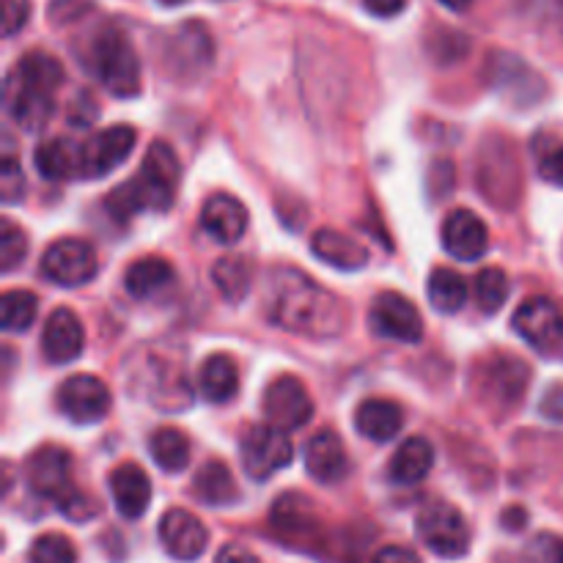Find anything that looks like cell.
<instances>
[{"mask_svg": "<svg viewBox=\"0 0 563 563\" xmlns=\"http://www.w3.org/2000/svg\"><path fill=\"white\" fill-rule=\"evenodd\" d=\"M82 346H86V330L80 317L71 308H55L42 330L44 357L55 366H66L82 355Z\"/></svg>", "mask_w": 563, "mask_h": 563, "instance_id": "obj_16", "label": "cell"}, {"mask_svg": "<svg viewBox=\"0 0 563 563\" xmlns=\"http://www.w3.org/2000/svg\"><path fill=\"white\" fill-rule=\"evenodd\" d=\"M242 454V467H245L247 476L253 482H267L275 473H280L284 467L291 465V440L286 438L284 429L275 427H253L247 429V434L242 438L240 445Z\"/></svg>", "mask_w": 563, "mask_h": 563, "instance_id": "obj_6", "label": "cell"}, {"mask_svg": "<svg viewBox=\"0 0 563 563\" xmlns=\"http://www.w3.org/2000/svg\"><path fill=\"white\" fill-rule=\"evenodd\" d=\"M82 143V179H102L126 163L137 143V132L130 124H115L93 132Z\"/></svg>", "mask_w": 563, "mask_h": 563, "instance_id": "obj_12", "label": "cell"}, {"mask_svg": "<svg viewBox=\"0 0 563 563\" xmlns=\"http://www.w3.org/2000/svg\"><path fill=\"white\" fill-rule=\"evenodd\" d=\"M214 563H262V561H258L251 550L240 548V544H225V548L218 553V559H214Z\"/></svg>", "mask_w": 563, "mask_h": 563, "instance_id": "obj_44", "label": "cell"}, {"mask_svg": "<svg viewBox=\"0 0 563 563\" xmlns=\"http://www.w3.org/2000/svg\"><path fill=\"white\" fill-rule=\"evenodd\" d=\"M443 247L456 262H478L489 247L487 223L471 209H456L443 223Z\"/></svg>", "mask_w": 563, "mask_h": 563, "instance_id": "obj_17", "label": "cell"}, {"mask_svg": "<svg viewBox=\"0 0 563 563\" xmlns=\"http://www.w3.org/2000/svg\"><path fill=\"white\" fill-rule=\"evenodd\" d=\"M517 335L539 352H553L563 341V313L550 297H528L511 317Z\"/></svg>", "mask_w": 563, "mask_h": 563, "instance_id": "obj_13", "label": "cell"}, {"mask_svg": "<svg viewBox=\"0 0 563 563\" xmlns=\"http://www.w3.org/2000/svg\"><path fill=\"white\" fill-rule=\"evenodd\" d=\"M214 60V44L203 22H181L165 42V66L174 77H198Z\"/></svg>", "mask_w": 563, "mask_h": 563, "instance_id": "obj_8", "label": "cell"}, {"mask_svg": "<svg viewBox=\"0 0 563 563\" xmlns=\"http://www.w3.org/2000/svg\"><path fill=\"white\" fill-rule=\"evenodd\" d=\"M537 544L544 550V561H548V563H563V539L542 537Z\"/></svg>", "mask_w": 563, "mask_h": 563, "instance_id": "obj_45", "label": "cell"}, {"mask_svg": "<svg viewBox=\"0 0 563 563\" xmlns=\"http://www.w3.org/2000/svg\"><path fill=\"white\" fill-rule=\"evenodd\" d=\"M539 174H542L550 185L563 190V146H555L553 152H548L539 159Z\"/></svg>", "mask_w": 563, "mask_h": 563, "instance_id": "obj_40", "label": "cell"}, {"mask_svg": "<svg viewBox=\"0 0 563 563\" xmlns=\"http://www.w3.org/2000/svg\"><path fill=\"white\" fill-rule=\"evenodd\" d=\"M148 454L157 462L159 471L181 473L190 465V440H187V434L181 429L163 427L148 440Z\"/></svg>", "mask_w": 563, "mask_h": 563, "instance_id": "obj_30", "label": "cell"}, {"mask_svg": "<svg viewBox=\"0 0 563 563\" xmlns=\"http://www.w3.org/2000/svg\"><path fill=\"white\" fill-rule=\"evenodd\" d=\"M372 563H421L410 548H399V544H388V548L377 550Z\"/></svg>", "mask_w": 563, "mask_h": 563, "instance_id": "obj_42", "label": "cell"}, {"mask_svg": "<svg viewBox=\"0 0 563 563\" xmlns=\"http://www.w3.org/2000/svg\"><path fill=\"white\" fill-rule=\"evenodd\" d=\"M434 467V445L429 443L427 438H407L405 443L396 449V454L390 456L388 462V476L390 482L405 484V487H412V484L423 482V478L432 473Z\"/></svg>", "mask_w": 563, "mask_h": 563, "instance_id": "obj_26", "label": "cell"}, {"mask_svg": "<svg viewBox=\"0 0 563 563\" xmlns=\"http://www.w3.org/2000/svg\"><path fill=\"white\" fill-rule=\"evenodd\" d=\"M170 284H174V267L159 256L137 258L124 273V286L135 300H152Z\"/></svg>", "mask_w": 563, "mask_h": 563, "instance_id": "obj_27", "label": "cell"}, {"mask_svg": "<svg viewBox=\"0 0 563 563\" xmlns=\"http://www.w3.org/2000/svg\"><path fill=\"white\" fill-rule=\"evenodd\" d=\"M27 487L42 498H53L58 504L66 493L75 489L71 482V454L60 445H44L27 460L25 467Z\"/></svg>", "mask_w": 563, "mask_h": 563, "instance_id": "obj_14", "label": "cell"}, {"mask_svg": "<svg viewBox=\"0 0 563 563\" xmlns=\"http://www.w3.org/2000/svg\"><path fill=\"white\" fill-rule=\"evenodd\" d=\"M306 471L317 484H339L350 473V456L335 432H317L306 445Z\"/></svg>", "mask_w": 563, "mask_h": 563, "instance_id": "obj_20", "label": "cell"}, {"mask_svg": "<svg viewBox=\"0 0 563 563\" xmlns=\"http://www.w3.org/2000/svg\"><path fill=\"white\" fill-rule=\"evenodd\" d=\"M528 383H531V368L515 355L487 357L478 372V394H482L484 405L493 407L495 412H506V416L520 405Z\"/></svg>", "mask_w": 563, "mask_h": 563, "instance_id": "obj_5", "label": "cell"}, {"mask_svg": "<svg viewBox=\"0 0 563 563\" xmlns=\"http://www.w3.org/2000/svg\"><path fill=\"white\" fill-rule=\"evenodd\" d=\"M0 192L5 203H16L25 192V176H22L20 163L14 157L3 159V176H0Z\"/></svg>", "mask_w": 563, "mask_h": 563, "instance_id": "obj_38", "label": "cell"}, {"mask_svg": "<svg viewBox=\"0 0 563 563\" xmlns=\"http://www.w3.org/2000/svg\"><path fill=\"white\" fill-rule=\"evenodd\" d=\"M418 539L440 559H462L471 550V528L451 504H429L418 511Z\"/></svg>", "mask_w": 563, "mask_h": 563, "instance_id": "obj_4", "label": "cell"}, {"mask_svg": "<svg viewBox=\"0 0 563 563\" xmlns=\"http://www.w3.org/2000/svg\"><path fill=\"white\" fill-rule=\"evenodd\" d=\"M159 544L176 561H196L209 544V531L192 511L170 509L159 520Z\"/></svg>", "mask_w": 563, "mask_h": 563, "instance_id": "obj_15", "label": "cell"}, {"mask_svg": "<svg viewBox=\"0 0 563 563\" xmlns=\"http://www.w3.org/2000/svg\"><path fill=\"white\" fill-rule=\"evenodd\" d=\"M509 278L498 267H484L476 275V284H473V295H476L478 308L484 313H498L509 300Z\"/></svg>", "mask_w": 563, "mask_h": 563, "instance_id": "obj_34", "label": "cell"}, {"mask_svg": "<svg viewBox=\"0 0 563 563\" xmlns=\"http://www.w3.org/2000/svg\"><path fill=\"white\" fill-rule=\"evenodd\" d=\"M55 405L71 423L88 427V423H99L108 416L113 396H110L108 385L93 374H75L58 388Z\"/></svg>", "mask_w": 563, "mask_h": 563, "instance_id": "obj_10", "label": "cell"}, {"mask_svg": "<svg viewBox=\"0 0 563 563\" xmlns=\"http://www.w3.org/2000/svg\"><path fill=\"white\" fill-rule=\"evenodd\" d=\"M179 185V159L165 141L148 146L135 179L124 181L108 196L104 207L115 220H130L141 212H168Z\"/></svg>", "mask_w": 563, "mask_h": 563, "instance_id": "obj_2", "label": "cell"}, {"mask_svg": "<svg viewBox=\"0 0 563 563\" xmlns=\"http://www.w3.org/2000/svg\"><path fill=\"white\" fill-rule=\"evenodd\" d=\"M405 427L401 407L390 399H366L355 410V429L372 443H388Z\"/></svg>", "mask_w": 563, "mask_h": 563, "instance_id": "obj_23", "label": "cell"}, {"mask_svg": "<svg viewBox=\"0 0 563 563\" xmlns=\"http://www.w3.org/2000/svg\"><path fill=\"white\" fill-rule=\"evenodd\" d=\"M212 280L218 286L220 295L229 302L245 300L247 291L253 286V264L247 258L236 256H223L214 262L212 267Z\"/></svg>", "mask_w": 563, "mask_h": 563, "instance_id": "obj_32", "label": "cell"}, {"mask_svg": "<svg viewBox=\"0 0 563 563\" xmlns=\"http://www.w3.org/2000/svg\"><path fill=\"white\" fill-rule=\"evenodd\" d=\"M88 66L113 97L132 99L141 93V60L119 25H104L93 33Z\"/></svg>", "mask_w": 563, "mask_h": 563, "instance_id": "obj_3", "label": "cell"}, {"mask_svg": "<svg viewBox=\"0 0 563 563\" xmlns=\"http://www.w3.org/2000/svg\"><path fill=\"white\" fill-rule=\"evenodd\" d=\"M311 251L319 262L330 264L335 269H363L368 264V251L352 236L341 234L335 229H319L311 236Z\"/></svg>", "mask_w": 563, "mask_h": 563, "instance_id": "obj_25", "label": "cell"}, {"mask_svg": "<svg viewBox=\"0 0 563 563\" xmlns=\"http://www.w3.org/2000/svg\"><path fill=\"white\" fill-rule=\"evenodd\" d=\"M11 75H14L16 80L27 82V86L42 88V91L49 93L58 91V88L64 86L66 77L60 60L55 58V55L42 53V49H31V53L22 55V58L16 60L14 69H11Z\"/></svg>", "mask_w": 563, "mask_h": 563, "instance_id": "obj_29", "label": "cell"}, {"mask_svg": "<svg viewBox=\"0 0 563 563\" xmlns=\"http://www.w3.org/2000/svg\"><path fill=\"white\" fill-rule=\"evenodd\" d=\"M25 253L27 240L22 229H16L9 218H3V223H0V267H3V273H14Z\"/></svg>", "mask_w": 563, "mask_h": 563, "instance_id": "obj_36", "label": "cell"}, {"mask_svg": "<svg viewBox=\"0 0 563 563\" xmlns=\"http://www.w3.org/2000/svg\"><path fill=\"white\" fill-rule=\"evenodd\" d=\"M368 14L379 16V20H390V16H399L407 9V0H363Z\"/></svg>", "mask_w": 563, "mask_h": 563, "instance_id": "obj_43", "label": "cell"}, {"mask_svg": "<svg viewBox=\"0 0 563 563\" xmlns=\"http://www.w3.org/2000/svg\"><path fill=\"white\" fill-rule=\"evenodd\" d=\"M157 3H163V5H181V3H187V0H157Z\"/></svg>", "mask_w": 563, "mask_h": 563, "instance_id": "obj_48", "label": "cell"}, {"mask_svg": "<svg viewBox=\"0 0 563 563\" xmlns=\"http://www.w3.org/2000/svg\"><path fill=\"white\" fill-rule=\"evenodd\" d=\"M440 3H443L445 9H451V11H467V9H471L473 0H440Z\"/></svg>", "mask_w": 563, "mask_h": 563, "instance_id": "obj_46", "label": "cell"}, {"mask_svg": "<svg viewBox=\"0 0 563 563\" xmlns=\"http://www.w3.org/2000/svg\"><path fill=\"white\" fill-rule=\"evenodd\" d=\"M427 295H429V302H432L434 311L456 313V311H462L467 302V280L462 278L456 269L438 267L432 275H429Z\"/></svg>", "mask_w": 563, "mask_h": 563, "instance_id": "obj_31", "label": "cell"}, {"mask_svg": "<svg viewBox=\"0 0 563 563\" xmlns=\"http://www.w3.org/2000/svg\"><path fill=\"white\" fill-rule=\"evenodd\" d=\"M264 412H267L269 427L295 432L313 418V399L300 377L280 374L264 390Z\"/></svg>", "mask_w": 563, "mask_h": 563, "instance_id": "obj_9", "label": "cell"}, {"mask_svg": "<svg viewBox=\"0 0 563 563\" xmlns=\"http://www.w3.org/2000/svg\"><path fill=\"white\" fill-rule=\"evenodd\" d=\"M36 170L49 181L82 179V143L71 137L44 141L33 154Z\"/></svg>", "mask_w": 563, "mask_h": 563, "instance_id": "obj_22", "label": "cell"}, {"mask_svg": "<svg viewBox=\"0 0 563 563\" xmlns=\"http://www.w3.org/2000/svg\"><path fill=\"white\" fill-rule=\"evenodd\" d=\"M201 229L220 245H234L247 229L245 203L236 201L229 192H218V196L207 198L201 209Z\"/></svg>", "mask_w": 563, "mask_h": 563, "instance_id": "obj_21", "label": "cell"}, {"mask_svg": "<svg viewBox=\"0 0 563 563\" xmlns=\"http://www.w3.org/2000/svg\"><path fill=\"white\" fill-rule=\"evenodd\" d=\"M539 412H542V418H548V421L563 423V385L548 388V394L539 401Z\"/></svg>", "mask_w": 563, "mask_h": 563, "instance_id": "obj_41", "label": "cell"}, {"mask_svg": "<svg viewBox=\"0 0 563 563\" xmlns=\"http://www.w3.org/2000/svg\"><path fill=\"white\" fill-rule=\"evenodd\" d=\"M31 20V0H3V36H14Z\"/></svg>", "mask_w": 563, "mask_h": 563, "instance_id": "obj_39", "label": "cell"}, {"mask_svg": "<svg viewBox=\"0 0 563 563\" xmlns=\"http://www.w3.org/2000/svg\"><path fill=\"white\" fill-rule=\"evenodd\" d=\"M198 390L212 405H225L240 390V368L236 361L225 352H214L198 368Z\"/></svg>", "mask_w": 563, "mask_h": 563, "instance_id": "obj_24", "label": "cell"}, {"mask_svg": "<svg viewBox=\"0 0 563 563\" xmlns=\"http://www.w3.org/2000/svg\"><path fill=\"white\" fill-rule=\"evenodd\" d=\"M97 251L86 240H58L44 251L42 256V275L55 286H75L88 284L97 278Z\"/></svg>", "mask_w": 563, "mask_h": 563, "instance_id": "obj_7", "label": "cell"}, {"mask_svg": "<svg viewBox=\"0 0 563 563\" xmlns=\"http://www.w3.org/2000/svg\"><path fill=\"white\" fill-rule=\"evenodd\" d=\"M0 306H3V328L9 330V333H25L38 317V297L33 295V291H25V289L5 291Z\"/></svg>", "mask_w": 563, "mask_h": 563, "instance_id": "obj_33", "label": "cell"}, {"mask_svg": "<svg viewBox=\"0 0 563 563\" xmlns=\"http://www.w3.org/2000/svg\"><path fill=\"white\" fill-rule=\"evenodd\" d=\"M192 493L207 506H231L240 500V487L225 462H207L192 478Z\"/></svg>", "mask_w": 563, "mask_h": 563, "instance_id": "obj_28", "label": "cell"}, {"mask_svg": "<svg viewBox=\"0 0 563 563\" xmlns=\"http://www.w3.org/2000/svg\"><path fill=\"white\" fill-rule=\"evenodd\" d=\"M58 511L60 515L66 517V520H71V522H88V520H93V517L99 515V504L97 500L91 498V495L88 493H82V489H71V493H66L64 498L58 500Z\"/></svg>", "mask_w": 563, "mask_h": 563, "instance_id": "obj_37", "label": "cell"}, {"mask_svg": "<svg viewBox=\"0 0 563 563\" xmlns=\"http://www.w3.org/2000/svg\"><path fill=\"white\" fill-rule=\"evenodd\" d=\"M110 493H113V504L124 520H141L152 504V482H148L146 471L135 462H121L113 467L108 478Z\"/></svg>", "mask_w": 563, "mask_h": 563, "instance_id": "obj_19", "label": "cell"}, {"mask_svg": "<svg viewBox=\"0 0 563 563\" xmlns=\"http://www.w3.org/2000/svg\"><path fill=\"white\" fill-rule=\"evenodd\" d=\"M267 319L302 339L328 341L344 333L346 308L339 295L295 267H275L267 280Z\"/></svg>", "mask_w": 563, "mask_h": 563, "instance_id": "obj_1", "label": "cell"}, {"mask_svg": "<svg viewBox=\"0 0 563 563\" xmlns=\"http://www.w3.org/2000/svg\"><path fill=\"white\" fill-rule=\"evenodd\" d=\"M5 108L20 130L38 132L47 126L55 113V93L33 88L27 82L16 80L14 75L5 77Z\"/></svg>", "mask_w": 563, "mask_h": 563, "instance_id": "obj_18", "label": "cell"}, {"mask_svg": "<svg viewBox=\"0 0 563 563\" xmlns=\"http://www.w3.org/2000/svg\"><path fill=\"white\" fill-rule=\"evenodd\" d=\"M31 563H77V550L60 533H44L36 542L31 544V553H27Z\"/></svg>", "mask_w": 563, "mask_h": 563, "instance_id": "obj_35", "label": "cell"}, {"mask_svg": "<svg viewBox=\"0 0 563 563\" xmlns=\"http://www.w3.org/2000/svg\"><path fill=\"white\" fill-rule=\"evenodd\" d=\"M368 324L379 339L401 341V344H418L423 339V319L412 300L399 291H383L374 297Z\"/></svg>", "mask_w": 563, "mask_h": 563, "instance_id": "obj_11", "label": "cell"}, {"mask_svg": "<svg viewBox=\"0 0 563 563\" xmlns=\"http://www.w3.org/2000/svg\"><path fill=\"white\" fill-rule=\"evenodd\" d=\"M555 9H559V25L563 31V0H555Z\"/></svg>", "mask_w": 563, "mask_h": 563, "instance_id": "obj_47", "label": "cell"}]
</instances>
